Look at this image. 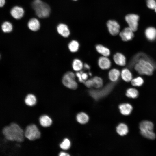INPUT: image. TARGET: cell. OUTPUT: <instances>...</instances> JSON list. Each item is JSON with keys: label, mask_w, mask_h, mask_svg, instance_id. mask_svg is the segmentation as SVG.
Wrapping results in <instances>:
<instances>
[{"label": "cell", "mask_w": 156, "mask_h": 156, "mask_svg": "<svg viewBox=\"0 0 156 156\" xmlns=\"http://www.w3.org/2000/svg\"><path fill=\"white\" fill-rule=\"evenodd\" d=\"M128 66L134 67L140 74L150 76L156 69V63L149 56L143 52H139L134 55L130 60Z\"/></svg>", "instance_id": "obj_1"}, {"label": "cell", "mask_w": 156, "mask_h": 156, "mask_svg": "<svg viewBox=\"0 0 156 156\" xmlns=\"http://www.w3.org/2000/svg\"><path fill=\"white\" fill-rule=\"evenodd\" d=\"M2 133L5 138L10 140L21 142L23 140V131L17 124L12 123L5 127Z\"/></svg>", "instance_id": "obj_2"}, {"label": "cell", "mask_w": 156, "mask_h": 156, "mask_svg": "<svg viewBox=\"0 0 156 156\" xmlns=\"http://www.w3.org/2000/svg\"><path fill=\"white\" fill-rule=\"evenodd\" d=\"M32 8L36 15L40 18L48 16L50 12V8L49 5L40 0H34L32 2Z\"/></svg>", "instance_id": "obj_3"}, {"label": "cell", "mask_w": 156, "mask_h": 156, "mask_svg": "<svg viewBox=\"0 0 156 156\" xmlns=\"http://www.w3.org/2000/svg\"><path fill=\"white\" fill-rule=\"evenodd\" d=\"M139 128L141 134L144 137L150 140L155 138V134L153 131L154 125L151 122L142 121L140 124Z\"/></svg>", "instance_id": "obj_4"}, {"label": "cell", "mask_w": 156, "mask_h": 156, "mask_svg": "<svg viewBox=\"0 0 156 156\" xmlns=\"http://www.w3.org/2000/svg\"><path fill=\"white\" fill-rule=\"evenodd\" d=\"M115 85V83H110L100 89L90 90L89 93L94 99L98 100L108 94L112 90Z\"/></svg>", "instance_id": "obj_5"}, {"label": "cell", "mask_w": 156, "mask_h": 156, "mask_svg": "<svg viewBox=\"0 0 156 156\" xmlns=\"http://www.w3.org/2000/svg\"><path fill=\"white\" fill-rule=\"evenodd\" d=\"M62 82L65 86L70 89H76L78 86L75 79V75L71 71L68 72L65 74L62 78Z\"/></svg>", "instance_id": "obj_6"}, {"label": "cell", "mask_w": 156, "mask_h": 156, "mask_svg": "<svg viewBox=\"0 0 156 156\" xmlns=\"http://www.w3.org/2000/svg\"><path fill=\"white\" fill-rule=\"evenodd\" d=\"M24 135L29 140H32L39 138L40 133L36 126L31 124L26 127Z\"/></svg>", "instance_id": "obj_7"}, {"label": "cell", "mask_w": 156, "mask_h": 156, "mask_svg": "<svg viewBox=\"0 0 156 156\" xmlns=\"http://www.w3.org/2000/svg\"><path fill=\"white\" fill-rule=\"evenodd\" d=\"M125 18L129 27L133 31H136L138 26L139 16L135 14H129L126 16Z\"/></svg>", "instance_id": "obj_8"}, {"label": "cell", "mask_w": 156, "mask_h": 156, "mask_svg": "<svg viewBox=\"0 0 156 156\" xmlns=\"http://www.w3.org/2000/svg\"><path fill=\"white\" fill-rule=\"evenodd\" d=\"M106 26L109 33L112 35L115 36L119 34L120 26L116 21L108 20L106 23Z\"/></svg>", "instance_id": "obj_9"}, {"label": "cell", "mask_w": 156, "mask_h": 156, "mask_svg": "<svg viewBox=\"0 0 156 156\" xmlns=\"http://www.w3.org/2000/svg\"><path fill=\"white\" fill-rule=\"evenodd\" d=\"M134 31L129 27L124 29L119 33L122 40L127 42L132 40L134 37Z\"/></svg>", "instance_id": "obj_10"}, {"label": "cell", "mask_w": 156, "mask_h": 156, "mask_svg": "<svg viewBox=\"0 0 156 156\" xmlns=\"http://www.w3.org/2000/svg\"><path fill=\"white\" fill-rule=\"evenodd\" d=\"M57 31L62 36L67 38L70 34V31L68 25L64 23L59 24L57 27Z\"/></svg>", "instance_id": "obj_11"}, {"label": "cell", "mask_w": 156, "mask_h": 156, "mask_svg": "<svg viewBox=\"0 0 156 156\" xmlns=\"http://www.w3.org/2000/svg\"><path fill=\"white\" fill-rule=\"evenodd\" d=\"M98 64L101 69L106 70L108 69L110 67L111 63L110 60L107 57L103 56L99 59Z\"/></svg>", "instance_id": "obj_12"}, {"label": "cell", "mask_w": 156, "mask_h": 156, "mask_svg": "<svg viewBox=\"0 0 156 156\" xmlns=\"http://www.w3.org/2000/svg\"><path fill=\"white\" fill-rule=\"evenodd\" d=\"M113 59L115 63L120 66H125L126 63V59L125 56L122 53L118 52L113 56Z\"/></svg>", "instance_id": "obj_13"}, {"label": "cell", "mask_w": 156, "mask_h": 156, "mask_svg": "<svg viewBox=\"0 0 156 156\" xmlns=\"http://www.w3.org/2000/svg\"><path fill=\"white\" fill-rule=\"evenodd\" d=\"M24 11L23 9L20 7L15 6L13 7L10 11L12 16L14 18L18 19L23 16Z\"/></svg>", "instance_id": "obj_14"}, {"label": "cell", "mask_w": 156, "mask_h": 156, "mask_svg": "<svg viewBox=\"0 0 156 156\" xmlns=\"http://www.w3.org/2000/svg\"><path fill=\"white\" fill-rule=\"evenodd\" d=\"M145 34L147 39L153 42L156 39V29L153 27H149L146 29Z\"/></svg>", "instance_id": "obj_15"}, {"label": "cell", "mask_w": 156, "mask_h": 156, "mask_svg": "<svg viewBox=\"0 0 156 156\" xmlns=\"http://www.w3.org/2000/svg\"><path fill=\"white\" fill-rule=\"evenodd\" d=\"M119 108L121 113L125 116L130 114L133 110L132 106L129 103L121 104L119 105Z\"/></svg>", "instance_id": "obj_16"}, {"label": "cell", "mask_w": 156, "mask_h": 156, "mask_svg": "<svg viewBox=\"0 0 156 156\" xmlns=\"http://www.w3.org/2000/svg\"><path fill=\"white\" fill-rule=\"evenodd\" d=\"M120 73L117 69L113 68L111 69L109 73V78L110 80L113 82H116L118 80Z\"/></svg>", "instance_id": "obj_17"}, {"label": "cell", "mask_w": 156, "mask_h": 156, "mask_svg": "<svg viewBox=\"0 0 156 156\" xmlns=\"http://www.w3.org/2000/svg\"><path fill=\"white\" fill-rule=\"evenodd\" d=\"M120 75L122 79L126 82L131 81L132 79V73L127 68H124L122 70Z\"/></svg>", "instance_id": "obj_18"}, {"label": "cell", "mask_w": 156, "mask_h": 156, "mask_svg": "<svg viewBox=\"0 0 156 156\" xmlns=\"http://www.w3.org/2000/svg\"><path fill=\"white\" fill-rule=\"evenodd\" d=\"M27 25L29 29L33 31H37L40 27V23L39 21L34 18L30 19L28 21Z\"/></svg>", "instance_id": "obj_19"}, {"label": "cell", "mask_w": 156, "mask_h": 156, "mask_svg": "<svg viewBox=\"0 0 156 156\" xmlns=\"http://www.w3.org/2000/svg\"><path fill=\"white\" fill-rule=\"evenodd\" d=\"M116 130L118 133L122 136L126 135L129 131L127 126L123 123L119 124L116 127Z\"/></svg>", "instance_id": "obj_20"}, {"label": "cell", "mask_w": 156, "mask_h": 156, "mask_svg": "<svg viewBox=\"0 0 156 156\" xmlns=\"http://www.w3.org/2000/svg\"><path fill=\"white\" fill-rule=\"evenodd\" d=\"M97 51L103 56L108 57L110 55V51L109 49L102 45L99 44L96 46Z\"/></svg>", "instance_id": "obj_21"}, {"label": "cell", "mask_w": 156, "mask_h": 156, "mask_svg": "<svg viewBox=\"0 0 156 156\" xmlns=\"http://www.w3.org/2000/svg\"><path fill=\"white\" fill-rule=\"evenodd\" d=\"M125 94L127 97L129 98L135 99L138 96L139 92L136 89L130 88L127 90Z\"/></svg>", "instance_id": "obj_22"}, {"label": "cell", "mask_w": 156, "mask_h": 156, "mask_svg": "<svg viewBox=\"0 0 156 156\" xmlns=\"http://www.w3.org/2000/svg\"><path fill=\"white\" fill-rule=\"evenodd\" d=\"M52 122L51 119L46 115L41 116L39 118V122L40 125L44 127L50 126L52 123Z\"/></svg>", "instance_id": "obj_23"}, {"label": "cell", "mask_w": 156, "mask_h": 156, "mask_svg": "<svg viewBox=\"0 0 156 156\" xmlns=\"http://www.w3.org/2000/svg\"><path fill=\"white\" fill-rule=\"evenodd\" d=\"M76 118L77 121L81 124L86 123L89 120L88 116L84 112L79 113L77 116Z\"/></svg>", "instance_id": "obj_24"}, {"label": "cell", "mask_w": 156, "mask_h": 156, "mask_svg": "<svg viewBox=\"0 0 156 156\" xmlns=\"http://www.w3.org/2000/svg\"><path fill=\"white\" fill-rule=\"evenodd\" d=\"M72 66L73 69L77 72L81 70L83 67V64L82 62L78 59H75L73 60Z\"/></svg>", "instance_id": "obj_25"}, {"label": "cell", "mask_w": 156, "mask_h": 156, "mask_svg": "<svg viewBox=\"0 0 156 156\" xmlns=\"http://www.w3.org/2000/svg\"><path fill=\"white\" fill-rule=\"evenodd\" d=\"M36 101L35 96L33 94H30L27 96L25 102L26 104L29 106H32L34 105Z\"/></svg>", "instance_id": "obj_26"}, {"label": "cell", "mask_w": 156, "mask_h": 156, "mask_svg": "<svg viewBox=\"0 0 156 156\" xmlns=\"http://www.w3.org/2000/svg\"><path fill=\"white\" fill-rule=\"evenodd\" d=\"M79 44L76 40H73L71 41L68 44V48L72 52H75L78 50Z\"/></svg>", "instance_id": "obj_27"}, {"label": "cell", "mask_w": 156, "mask_h": 156, "mask_svg": "<svg viewBox=\"0 0 156 156\" xmlns=\"http://www.w3.org/2000/svg\"><path fill=\"white\" fill-rule=\"evenodd\" d=\"M131 82L132 86H134L140 87L143 84L144 80L142 77L138 76L132 79Z\"/></svg>", "instance_id": "obj_28"}, {"label": "cell", "mask_w": 156, "mask_h": 156, "mask_svg": "<svg viewBox=\"0 0 156 156\" xmlns=\"http://www.w3.org/2000/svg\"><path fill=\"white\" fill-rule=\"evenodd\" d=\"M1 29L5 33H9L11 32L12 29V26L10 22L8 21L4 22L1 25Z\"/></svg>", "instance_id": "obj_29"}, {"label": "cell", "mask_w": 156, "mask_h": 156, "mask_svg": "<svg viewBox=\"0 0 156 156\" xmlns=\"http://www.w3.org/2000/svg\"><path fill=\"white\" fill-rule=\"evenodd\" d=\"M92 79L93 82L94 87L96 88H101L103 85V81L102 79L98 77H94Z\"/></svg>", "instance_id": "obj_30"}, {"label": "cell", "mask_w": 156, "mask_h": 156, "mask_svg": "<svg viewBox=\"0 0 156 156\" xmlns=\"http://www.w3.org/2000/svg\"><path fill=\"white\" fill-rule=\"evenodd\" d=\"M70 146V140L67 138H65L60 144V147L63 150H66L68 149Z\"/></svg>", "instance_id": "obj_31"}, {"label": "cell", "mask_w": 156, "mask_h": 156, "mask_svg": "<svg viewBox=\"0 0 156 156\" xmlns=\"http://www.w3.org/2000/svg\"><path fill=\"white\" fill-rule=\"evenodd\" d=\"M146 4L148 7L152 9H155L156 7V0H146Z\"/></svg>", "instance_id": "obj_32"}, {"label": "cell", "mask_w": 156, "mask_h": 156, "mask_svg": "<svg viewBox=\"0 0 156 156\" xmlns=\"http://www.w3.org/2000/svg\"><path fill=\"white\" fill-rule=\"evenodd\" d=\"M84 83L85 85L89 88H90L94 86V83L92 79L86 80Z\"/></svg>", "instance_id": "obj_33"}, {"label": "cell", "mask_w": 156, "mask_h": 156, "mask_svg": "<svg viewBox=\"0 0 156 156\" xmlns=\"http://www.w3.org/2000/svg\"><path fill=\"white\" fill-rule=\"evenodd\" d=\"M76 76L77 77L78 80L81 83H84L85 82V81H84L81 77V72H77L76 74Z\"/></svg>", "instance_id": "obj_34"}, {"label": "cell", "mask_w": 156, "mask_h": 156, "mask_svg": "<svg viewBox=\"0 0 156 156\" xmlns=\"http://www.w3.org/2000/svg\"><path fill=\"white\" fill-rule=\"evenodd\" d=\"M81 73V77L83 80L85 81L87 80L88 77V75L87 74L85 73L80 72Z\"/></svg>", "instance_id": "obj_35"}, {"label": "cell", "mask_w": 156, "mask_h": 156, "mask_svg": "<svg viewBox=\"0 0 156 156\" xmlns=\"http://www.w3.org/2000/svg\"><path fill=\"white\" fill-rule=\"evenodd\" d=\"M60 156H70V155L68 153L64 152H61L59 154Z\"/></svg>", "instance_id": "obj_36"}, {"label": "cell", "mask_w": 156, "mask_h": 156, "mask_svg": "<svg viewBox=\"0 0 156 156\" xmlns=\"http://www.w3.org/2000/svg\"><path fill=\"white\" fill-rule=\"evenodd\" d=\"M5 3V0H0V6L2 7L4 5Z\"/></svg>", "instance_id": "obj_37"}, {"label": "cell", "mask_w": 156, "mask_h": 156, "mask_svg": "<svg viewBox=\"0 0 156 156\" xmlns=\"http://www.w3.org/2000/svg\"><path fill=\"white\" fill-rule=\"evenodd\" d=\"M84 67L85 69H89L90 68V67L89 65L86 63L84 64Z\"/></svg>", "instance_id": "obj_38"}, {"label": "cell", "mask_w": 156, "mask_h": 156, "mask_svg": "<svg viewBox=\"0 0 156 156\" xmlns=\"http://www.w3.org/2000/svg\"><path fill=\"white\" fill-rule=\"evenodd\" d=\"M89 75H90V76H91L92 75V73H91L90 72V73H89Z\"/></svg>", "instance_id": "obj_39"}, {"label": "cell", "mask_w": 156, "mask_h": 156, "mask_svg": "<svg viewBox=\"0 0 156 156\" xmlns=\"http://www.w3.org/2000/svg\"><path fill=\"white\" fill-rule=\"evenodd\" d=\"M72 0L73 1H77L78 0Z\"/></svg>", "instance_id": "obj_40"}, {"label": "cell", "mask_w": 156, "mask_h": 156, "mask_svg": "<svg viewBox=\"0 0 156 156\" xmlns=\"http://www.w3.org/2000/svg\"><path fill=\"white\" fill-rule=\"evenodd\" d=\"M155 12H156V8H155Z\"/></svg>", "instance_id": "obj_41"}]
</instances>
